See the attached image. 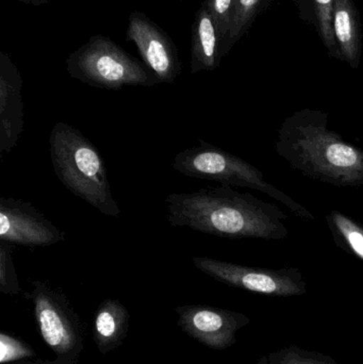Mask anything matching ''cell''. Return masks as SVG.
<instances>
[{
    "label": "cell",
    "instance_id": "cb8c5ba5",
    "mask_svg": "<svg viewBox=\"0 0 363 364\" xmlns=\"http://www.w3.org/2000/svg\"><path fill=\"white\" fill-rule=\"evenodd\" d=\"M257 364H270L269 363V358L268 356H261L259 359H258Z\"/></svg>",
    "mask_w": 363,
    "mask_h": 364
},
{
    "label": "cell",
    "instance_id": "277c9868",
    "mask_svg": "<svg viewBox=\"0 0 363 364\" xmlns=\"http://www.w3.org/2000/svg\"><path fill=\"white\" fill-rule=\"evenodd\" d=\"M173 168L185 176L259 191L285 205L298 218L315 220L313 214L304 205L266 181L264 173L253 164L205 141L200 140L198 146L177 154Z\"/></svg>",
    "mask_w": 363,
    "mask_h": 364
},
{
    "label": "cell",
    "instance_id": "7a4b0ae2",
    "mask_svg": "<svg viewBox=\"0 0 363 364\" xmlns=\"http://www.w3.org/2000/svg\"><path fill=\"white\" fill-rule=\"evenodd\" d=\"M275 151L308 178L339 188L363 186V149L330 129L324 111L305 108L288 117Z\"/></svg>",
    "mask_w": 363,
    "mask_h": 364
},
{
    "label": "cell",
    "instance_id": "30bf717a",
    "mask_svg": "<svg viewBox=\"0 0 363 364\" xmlns=\"http://www.w3.org/2000/svg\"><path fill=\"white\" fill-rule=\"evenodd\" d=\"M0 240L14 245L45 247L65 240V233L33 205L21 199H0Z\"/></svg>",
    "mask_w": 363,
    "mask_h": 364
},
{
    "label": "cell",
    "instance_id": "e0dca14e",
    "mask_svg": "<svg viewBox=\"0 0 363 364\" xmlns=\"http://www.w3.org/2000/svg\"><path fill=\"white\" fill-rule=\"evenodd\" d=\"M274 1L275 0H237L232 27L226 42L222 47V58L229 53L230 49L247 33L256 18L268 10Z\"/></svg>",
    "mask_w": 363,
    "mask_h": 364
},
{
    "label": "cell",
    "instance_id": "7402d4cb",
    "mask_svg": "<svg viewBox=\"0 0 363 364\" xmlns=\"http://www.w3.org/2000/svg\"><path fill=\"white\" fill-rule=\"evenodd\" d=\"M10 364H79V359L70 358V357H55L53 360H36L23 361V363H13Z\"/></svg>",
    "mask_w": 363,
    "mask_h": 364
},
{
    "label": "cell",
    "instance_id": "9a60e30c",
    "mask_svg": "<svg viewBox=\"0 0 363 364\" xmlns=\"http://www.w3.org/2000/svg\"><path fill=\"white\" fill-rule=\"evenodd\" d=\"M335 1L336 0H293L300 18L315 28L330 57L342 61L332 27Z\"/></svg>",
    "mask_w": 363,
    "mask_h": 364
},
{
    "label": "cell",
    "instance_id": "8fae6325",
    "mask_svg": "<svg viewBox=\"0 0 363 364\" xmlns=\"http://www.w3.org/2000/svg\"><path fill=\"white\" fill-rule=\"evenodd\" d=\"M23 79L10 55L0 51V156L16 146L23 129Z\"/></svg>",
    "mask_w": 363,
    "mask_h": 364
},
{
    "label": "cell",
    "instance_id": "5bb4252c",
    "mask_svg": "<svg viewBox=\"0 0 363 364\" xmlns=\"http://www.w3.org/2000/svg\"><path fill=\"white\" fill-rule=\"evenodd\" d=\"M332 27L342 61L356 70L362 61V27L354 0L335 1Z\"/></svg>",
    "mask_w": 363,
    "mask_h": 364
},
{
    "label": "cell",
    "instance_id": "44dd1931",
    "mask_svg": "<svg viewBox=\"0 0 363 364\" xmlns=\"http://www.w3.org/2000/svg\"><path fill=\"white\" fill-rule=\"evenodd\" d=\"M236 1L237 0H209L221 41V50L232 27Z\"/></svg>",
    "mask_w": 363,
    "mask_h": 364
},
{
    "label": "cell",
    "instance_id": "ba28073f",
    "mask_svg": "<svg viewBox=\"0 0 363 364\" xmlns=\"http://www.w3.org/2000/svg\"><path fill=\"white\" fill-rule=\"evenodd\" d=\"M126 40L136 45L143 63L160 83L172 85L178 78L183 64L176 45L146 14L139 11L130 14Z\"/></svg>",
    "mask_w": 363,
    "mask_h": 364
},
{
    "label": "cell",
    "instance_id": "3957f363",
    "mask_svg": "<svg viewBox=\"0 0 363 364\" xmlns=\"http://www.w3.org/2000/svg\"><path fill=\"white\" fill-rule=\"evenodd\" d=\"M50 158L59 181L67 190L106 216L117 218L106 164L97 147L78 129L59 122L49 136Z\"/></svg>",
    "mask_w": 363,
    "mask_h": 364
},
{
    "label": "cell",
    "instance_id": "6da1fadb",
    "mask_svg": "<svg viewBox=\"0 0 363 364\" xmlns=\"http://www.w3.org/2000/svg\"><path fill=\"white\" fill-rule=\"evenodd\" d=\"M170 226L227 239L281 241L289 235L288 215L272 203L232 186L172 193L166 199Z\"/></svg>",
    "mask_w": 363,
    "mask_h": 364
},
{
    "label": "cell",
    "instance_id": "ac0fdd59",
    "mask_svg": "<svg viewBox=\"0 0 363 364\" xmlns=\"http://www.w3.org/2000/svg\"><path fill=\"white\" fill-rule=\"evenodd\" d=\"M270 364H338L327 355L298 346H286L268 355Z\"/></svg>",
    "mask_w": 363,
    "mask_h": 364
},
{
    "label": "cell",
    "instance_id": "603a6c76",
    "mask_svg": "<svg viewBox=\"0 0 363 364\" xmlns=\"http://www.w3.org/2000/svg\"><path fill=\"white\" fill-rule=\"evenodd\" d=\"M16 1L23 2V4H32V6H42V4H49L53 0H16Z\"/></svg>",
    "mask_w": 363,
    "mask_h": 364
},
{
    "label": "cell",
    "instance_id": "52a82bcc",
    "mask_svg": "<svg viewBox=\"0 0 363 364\" xmlns=\"http://www.w3.org/2000/svg\"><path fill=\"white\" fill-rule=\"evenodd\" d=\"M192 262L213 279L249 292L275 297L302 296L307 292L304 275L298 267H245L208 257H193Z\"/></svg>",
    "mask_w": 363,
    "mask_h": 364
},
{
    "label": "cell",
    "instance_id": "d6986e66",
    "mask_svg": "<svg viewBox=\"0 0 363 364\" xmlns=\"http://www.w3.org/2000/svg\"><path fill=\"white\" fill-rule=\"evenodd\" d=\"M13 248L14 244L0 240V292L4 295H17L21 292L13 263Z\"/></svg>",
    "mask_w": 363,
    "mask_h": 364
},
{
    "label": "cell",
    "instance_id": "d4e9b609",
    "mask_svg": "<svg viewBox=\"0 0 363 364\" xmlns=\"http://www.w3.org/2000/svg\"><path fill=\"white\" fill-rule=\"evenodd\" d=\"M179 1H183V0H179Z\"/></svg>",
    "mask_w": 363,
    "mask_h": 364
},
{
    "label": "cell",
    "instance_id": "4fadbf2b",
    "mask_svg": "<svg viewBox=\"0 0 363 364\" xmlns=\"http://www.w3.org/2000/svg\"><path fill=\"white\" fill-rule=\"evenodd\" d=\"M130 314L119 299L102 301L93 320V340L98 352L109 354L123 346L129 333Z\"/></svg>",
    "mask_w": 363,
    "mask_h": 364
},
{
    "label": "cell",
    "instance_id": "5b68a950",
    "mask_svg": "<svg viewBox=\"0 0 363 364\" xmlns=\"http://www.w3.org/2000/svg\"><path fill=\"white\" fill-rule=\"evenodd\" d=\"M68 74L90 87L119 91L125 87H153L159 80L144 63L112 38L95 34L66 60Z\"/></svg>",
    "mask_w": 363,
    "mask_h": 364
},
{
    "label": "cell",
    "instance_id": "2e32d148",
    "mask_svg": "<svg viewBox=\"0 0 363 364\" xmlns=\"http://www.w3.org/2000/svg\"><path fill=\"white\" fill-rule=\"evenodd\" d=\"M326 222L335 244L343 252L363 261L362 223L341 213L338 210H332L326 215Z\"/></svg>",
    "mask_w": 363,
    "mask_h": 364
},
{
    "label": "cell",
    "instance_id": "8992f818",
    "mask_svg": "<svg viewBox=\"0 0 363 364\" xmlns=\"http://www.w3.org/2000/svg\"><path fill=\"white\" fill-rule=\"evenodd\" d=\"M25 296L33 304L40 337L55 357L79 359L85 348V329L67 296L38 280L32 282V291Z\"/></svg>",
    "mask_w": 363,
    "mask_h": 364
},
{
    "label": "cell",
    "instance_id": "9c48e42d",
    "mask_svg": "<svg viewBox=\"0 0 363 364\" xmlns=\"http://www.w3.org/2000/svg\"><path fill=\"white\" fill-rule=\"evenodd\" d=\"M181 331L211 350H224L237 342V333L251 322L240 312L208 305H183L175 309Z\"/></svg>",
    "mask_w": 363,
    "mask_h": 364
},
{
    "label": "cell",
    "instance_id": "7c38bea8",
    "mask_svg": "<svg viewBox=\"0 0 363 364\" xmlns=\"http://www.w3.org/2000/svg\"><path fill=\"white\" fill-rule=\"evenodd\" d=\"M221 41L209 0H204L192 25L191 74L219 68Z\"/></svg>",
    "mask_w": 363,
    "mask_h": 364
},
{
    "label": "cell",
    "instance_id": "ffe728a7",
    "mask_svg": "<svg viewBox=\"0 0 363 364\" xmlns=\"http://www.w3.org/2000/svg\"><path fill=\"white\" fill-rule=\"evenodd\" d=\"M33 358H36V353L29 344L6 331L0 333V363L10 364Z\"/></svg>",
    "mask_w": 363,
    "mask_h": 364
}]
</instances>
